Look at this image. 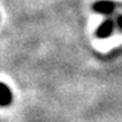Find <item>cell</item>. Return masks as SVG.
<instances>
[{
	"label": "cell",
	"instance_id": "cell-1",
	"mask_svg": "<svg viewBox=\"0 0 122 122\" xmlns=\"http://www.w3.org/2000/svg\"><path fill=\"white\" fill-rule=\"evenodd\" d=\"M114 8H116V4L113 1H110V0H99V1H96L94 4L95 12L100 14H105V16L114 12Z\"/></svg>",
	"mask_w": 122,
	"mask_h": 122
},
{
	"label": "cell",
	"instance_id": "cell-2",
	"mask_svg": "<svg viewBox=\"0 0 122 122\" xmlns=\"http://www.w3.org/2000/svg\"><path fill=\"white\" fill-rule=\"evenodd\" d=\"M12 103V92L5 83L0 82V107H7Z\"/></svg>",
	"mask_w": 122,
	"mask_h": 122
},
{
	"label": "cell",
	"instance_id": "cell-3",
	"mask_svg": "<svg viewBox=\"0 0 122 122\" xmlns=\"http://www.w3.org/2000/svg\"><path fill=\"white\" fill-rule=\"evenodd\" d=\"M113 29H114V24H113L112 20H107L103 24L99 26L97 29V36L99 38H108L110 34L113 33Z\"/></svg>",
	"mask_w": 122,
	"mask_h": 122
},
{
	"label": "cell",
	"instance_id": "cell-4",
	"mask_svg": "<svg viewBox=\"0 0 122 122\" xmlns=\"http://www.w3.org/2000/svg\"><path fill=\"white\" fill-rule=\"evenodd\" d=\"M117 25H118V27L122 30V16H120V17L117 18Z\"/></svg>",
	"mask_w": 122,
	"mask_h": 122
}]
</instances>
